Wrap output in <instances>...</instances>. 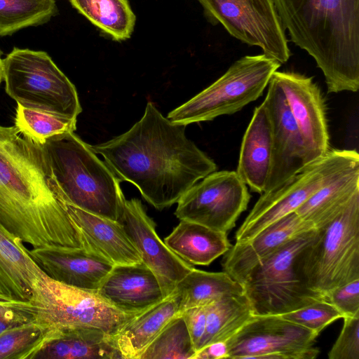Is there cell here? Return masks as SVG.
I'll return each instance as SVG.
<instances>
[{
  "label": "cell",
  "instance_id": "ba28073f",
  "mask_svg": "<svg viewBox=\"0 0 359 359\" xmlns=\"http://www.w3.org/2000/svg\"><path fill=\"white\" fill-rule=\"evenodd\" d=\"M317 233L313 229L290 240L249 273L242 285L255 315H281L326 300L304 285L296 269L298 255Z\"/></svg>",
  "mask_w": 359,
  "mask_h": 359
},
{
  "label": "cell",
  "instance_id": "836d02e7",
  "mask_svg": "<svg viewBox=\"0 0 359 359\" xmlns=\"http://www.w3.org/2000/svg\"><path fill=\"white\" fill-rule=\"evenodd\" d=\"M280 316L311 330L318 336L330 324L339 318H343L341 313L326 300L316 301Z\"/></svg>",
  "mask_w": 359,
  "mask_h": 359
},
{
  "label": "cell",
  "instance_id": "9c48e42d",
  "mask_svg": "<svg viewBox=\"0 0 359 359\" xmlns=\"http://www.w3.org/2000/svg\"><path fill=\"white\" fill-rule=\"evenodd\" d=\"M29 302L35 321L52 331L93 327L114 337L138 314L122 311L97 292L59 283L44 273L35 283Z\"/></svg>",
  "mask_w": 359,
  "mask_h": 359
},
{
  "label": "cell",
  "instance_id": "6da1fadb",
  "mask_svg": "<svg viewBox=\"0 0 359 359\" xmlns=\"http://www.w3.org/2000/svg\"><path fill=\"white\" fill-rule=\"evenodd\" d=\"M149 102L126 133L91 149L120 180L133 184L158 210L177 203L194 184L217 170L212 159Z\"/></svg>",
  "mask_w": 359,
  "mask_h": 359
},
{
  "label": "cell",
  "instance_id": "44dd1931",
  "mask_svg": "<svg viewBox=\"0 0 359 359\" xmlns=\"http://www.w3.org/2000/svg\"><path fill=\"white\" fill-rule=\"evenodd\" d=\"M270 118L264 104L256 107L241 145L236 172L253 192L265 189L271 166Z\"/></svg>",
  "mask_w": 359,
  "mask_h": 359
},
{
  "label": "cell",
  "instance_id": "3957f363",
  "mask_svg": "<svg viewBox=\"0 0 359 359\" xmlns=\"http://www.w3.org/2000/svg\"><path fill=\"white\" fill-rule=\"evenodd\" d=\"M292 41L323 72L327 92L359 88V0H273Z\"/></svg>",
  "mask_w": 359,
  "mask_h": 359
},
{
  "label": "cell",
  "instance_id": "f546056e",
  "mask_svg": "<svg viewBox=\"0 0 359 359\" xmlns=\"http://www.w3.org/2000/svg\"><path fill=\"white\" fill-rule=\"evenodd\" d=\"M57 12L55 0H0V36L47 23Z\"/></svg>",
  "mask_w": 359,
  "mask_h": 359
},
{
  "label": "cell",
  "instance_id": "83f0119b",
  "mask_svg": "<svg viewBox=\"0 0 359 359\" xmlns=\"http://www.w3.org/2000/svg\"><path fill=\"white\" fill-rule=\"evenodd\" d=\"M205 306L206 328L201 348L226 341L255 315L244 294L224 295Z\"/></svg>",
  "mask_w": 359,
  "mask_h": 359
},
{
  "label": "cell",
  "instance_id": "d6986e66",
  "mask_svg": "<svg viewBox=\"0 0 359 359\" xmlns=\"http://www.w3.org/2000/svg\"><path fill=\"white\" fill-rule=\"evenodd\" d=\"M97 293L118 309L139 313L165 297L154 272L143 262L114 265Z\"/></svg>",
  "mask_w": 359,
  "mask_h": 359
},
{
  "label": "cell",
  "instance_id": "30bf717a",
  "mask_svg": "<svg viewBox=\"0 0 359 359\" xmlns=\"http://www.w3.org/2000/svg\"><path fill=\"white\" fill-rule=\"evenodd\" d=\"M359 164L354 149H330L277 189L260 197L235 234L236 242L248 241L266 227L295 212L341 170Z\"/></svg>",
  "mask_w": 359,
  "mask_h": 359
},
{
  "label": "cell",
  "instance_id": "cb8c5ba5",
  "mask_svg": "<svg viewBox=\"0 0 359 359\" xmlns=\"http://www.w3.org/2000/svg\"><path fill=\"white\" fill-rule=\"evenodd\" d=\"M180 297L170 295L137 314L113 338L123 359H140L167 324L179 313Z\"/></svg>",
  "mask_w": 359,
  "mask_h": 359
},
{
  "label": "cell",
  "instance_id": "ffe728a7",
  "mask_svg": "<svg viewBox=\"0 0 359 359\" xmlns=\"http://www.w3.org/2000/svg\"><path fill=\"white\" fill-rule=\"evenodd\" d=\"M60 201L81 233L84 248H90L114 265L142 262L138 249L120 222L95 215Z\"/></svg>",
  "mask_w": 359,
  "mask_h": 359
},
{
  "label": "cell",
  "instance_id": "1f68e13d",
  "mask_svg": "<svg viewBox=\"0 0 359 359\" xmlns=\"http://www.w3.org/2000/svg\"><path fill=\"white\" fill-rule=\"evenodd\" d=\"M15 126L24 137L42 145L55 135L74 132L76 120L27 109L18 104Z\"/></svg>",
  "mask_w": 359,
  "mask_h": 359
},
{
  "label": "cell",
  "instance_id": "7c38bea8",
  "mask_svg": "<svg viewBox=\"0 0 359 359\" xmlns=\"http://www.w3.org/2000/svg\"><path fill=\"white\" fill-rule=\"evenodd\" d=\"M317 337L280 315H254L226 341L228 358L314 359Z\"/></svg>",
  "mask_w": 359,
  "mask_h": 359
},
{
  "label": "cell",
  "instance_id": "f1b7e54d",
  "mask_svg": "<svg viewBox=\"0 0 359 359\" xmlns=\"http://www.w3.org/2000/svg\"><path fill=\"white\" fill-rule=\"evenodd\" d=\"M72 6L113 40L130 38L136 16L128 0H69Z\"/></svg>",
  "mask_w": 359,
  "mask_h": 359
},
{
  "label": "cell",
  "instance_id": "52a82bcc",
  "mask_svg": "<svg viewBox=\"0 0 359 359\" xmlns=\"http://www.w3.org/2000/svg\"><path fill=\"white\" fill-rule=\"evenodd\" d=\"M280 65L264 53L245 55L210 86L169 112L167 118L187 126L233 114L262 95Z\"/></svg>",
  "mask_w": 359,
  "mask_h": 359
},
{
  "label": "cell",
  "instance_id": "603a6c76",
  "mask_svg": "<svg viewBox=\"0 0 359 359\" xmlns=\"http://www.w3.org/2000/svg\"><path fill=\"white\" fill-rule=\"evenodd\" d=\"M33 359H123L113 336L93 327L53 331Z\"/></svg>",
  "mask_w": 359,
  "mask_h": 359
},
{
  "label": "cell",
  "instance_id": "484cf974",
  "mask_svg": "<svg viewBox=\"0 0 359 359\" xmlns=\"http://www.w3.org/2000/svg\"><path fill=\"white\" fill-rule=\"evenodd\" d=\"M164 243L184 262L198 266L210 264L232 245L227 233L187 220H180Z\"/></svg>",
  "mask_w": 359,
  "mask_h": 359
},
{
  "label": "cell",
  "instance_id": "4fadbf2b",
  "mask_svg": "<svg viewBox=\"0 0 359 359\" xmlns=\"http://www.w3.org/2000/svg\"><path fill=\"white\" fill-rule=\"evenodd\" d=\"M250 194L236 171H214L187 191L175 211L180 220L227 233L246 210Z\"/></svg>",
  "mask_w": 359,
  "mask_h": 359
},
{
  "label": "cell",
  "instance_id": "ab89813d",
  "mask_svg": "<svg viewBox=\"0 0 359 359\" xmlns=\"http://www.w3.org/2000/svg\"><path fill=\"white\" fill-rule=\"evenodd\" d=\"M3 79V62L0 55V83Z\"/></svg>",
  "mask_w": 359,
  "mask_h": 359
},
{
  "label": "cell",
  "instance_id": "5b68a950",
  "mask_svg": "<svg viewBox=\"0 0 359 359\" xmlns=\"http://www.w3.org/2000/svg\"><path fill=\"white\" fill-rule=\"evenodd\" d=\"M304 285L326 298L332 289L359 279V193L298 255ZM327 300V299H326Z\"/></svg>",
  "mask_w": 359,
  "mask_h": 359
},
{
  "label": "cell",
  "instance_id": "7a4b0ae2",
  "mask_svg": "<svg viewBox=\"0 0 359 359\" xmlns=\"http://www.w3.org/2000/svg\"><path fill=\"white\" fill-rule=\"evenodd\" d=\"M40 144L0 126V222L33 248H84V241L49 183Z\"/></svg>",
  "mask_w": 359,
  "mask_h": 359
},
{
  "label": "cell",
  "instance_id": "8fae6325",
  "mask_svg": "<svg viewBox=\"0 0 359 359\" xmlns=\"http://www.w3.org/2000/svg\"><path fill=\"white\" fill-rule=\"evenodd\" d=\"M206 17L233 37L259 46L280 64L290 58L285 27L273 0H198Z\"/></svg>",
  "mask_w": 359,
  "mask_h": 359
},
{
  "label": "cell",
  "instance_id": "4316f807",
  "mask_svg": "<svg viewBox=\"0 0 359 359\" xmlns=\"http://www.w3.org/2000/svg\"><path fill=\"white\" fill-rule=\"evenodd\" d=\"M179 313L196 306H206L229 294H243V285L227 273L208 272L194 268L177 285Z\"/></svg>",
  "mask_w": 359,
  "mask_h": 359
},
{
  "label": "cell",
  "instance_id": "7402d4cb",
  "mask_svg": "<svg viewBox=\"0 0 359 359\" xmlns=\"http://www.w3.org/2000/svg\"><path fill=\"white\" fill-rule=\"evenodd\" d=\"M43 273L22 240L0 222V300L29 301Z\"/></svg>",
  "mask_w": 359,
  "mask_h": 359
},
{
  "label": "cell",
  "instance_id": "277c9868",
  "mask_svg": "<svg viewBox=\"0 0 359 359\" xmlns=\"http://www.w3.org/2000/svg\"><path fill=\"white\" fill-rule=\"evenodd\" d=\"M49 183L59 200L119 222L126 198L120 180L74 132L55 135L41 145Z\"/></svg>",
  "mask_w": 359,
  "mask_h": 359
},
{
  "label": "cell",
  "instance_id": "5bb4252c",
  "mask_svg": "<svg viewBox=\"0 0 359 359\" xmlns=\"http://www.w3.org/2000/svg\"><path fill=\"white\" fill-rule=\"evenodd\" d=\"M263 103L270 118L272 140L271 170L263 192L268 193L283 185L312 161L284 93L273 76Z\"/></svg>",
  "mask_w": 359,
  "mask_h": 359
},
{
  "label": "cell",
  "instance_id": "ac0fdd59",
  "mask_svg": "<svg viewBox=\"0 0 359 359\" xmlns=\"http://www.w3.org/2000/svg\"><path fill=\"white\" fill-rule=\"evenodd\" d=\"M313 229L295 212H291L252 238L231 245L223 255V270L242 285L249 273L264 259L290 240Z\"/></svg>",
  "mask_w": 359,
  "mask_h": 359
},
{
  "label": "cell",
  "instance_id": "4dcf8cb0",
  "mask_svg": "<svg viewBox=\"0 0 359 359\" xmlns=\"http://www.w3.org/2000/svg\"><path fill=\"white\" fill-rule=\"evenodd\" d=\"M196 353L184 318L175 316L140 359H193Z\"/></svg>",
  "mask_w": 359,
  "mask_h": 359
},
{
  "label": "cell",
  "instance_id": "2e32d148",
  "mask_svg": "<svg viewBox=\"0 0 359 359\" xmlns=\"http://www.w3.org/2000/svg\"><path fill=\"white\" fill-rule=\"evenodd\" d=\"M272 76L280 86L292 116L313 162L326 154L329 133L324 99L312 77L276 71Z\"/></svg>",
  "mask_w": 359,
  "mask_h": 359
},
{
  "label": "cell",
  "instance_id": "d6a6232c",
  "mask_svg": "<svg viewBox=\"0 0 359 359\" xmlns=\"http://www.w3.org/2000/svg\"><path fill=\"white\" fill-rule=\"evenodd\" d=\"M53 331L35 320L0 334V359H33Z\"/></svg>",
  "mask_w": 359,
  "mask_h": 359
},
{
  "label": "cell",
  "instance_id": "e0dca14e",
  "mask_svg": "<svg viewBox=\"0 0 359 359\" xmlns=\"http://www.w3.org/2000/svg\"><path fill=\"white\" fill-rule=\"evenodd\" d=\"M29 254L50 278L94 292L114 266L88 248L48 245L33 248Z\"/></svg>",
  "mask_w": 359,
  "mask_h": 359
},
{
  "label": "cell",
  "instance_id": "9a60e30c",
  "mask_svg": "<svg viewBox=\"0 0 359 359\" xmlns=\"http://www.w3.org/2000/svg\"><path fill=\"white\" fill-rule=\"evenodd\" d=\"M119 222L138 249L142 262L154 272L165 298L194 267L175 255L158 236L156 224L137 198L125 200Z\"/></svg>",
  "mask_w": 359,
  "mask_h": 359
},
{
  "label": "cell",
  "instance_id": "8992f818",
  "mask_svg": "<svg viewBox=\"0 0 359 359\" xmlns=\"http://www.w3.org/2000/svg\"><path fill=\"white\" fill-rule=\"evenodd\" d=\"M2 62L6 92L18 104L76 120V87L46 52L15 47Z\"/></svg>",
  "mask_w": 359,
  "mask_h": 359
},
{
  "label": "cell",
  "instance_id": "d590c367",
  "mask_svg": "<svg viewBox=\"0 0 359 359\" xmlns=\"http://www.w3.org/2000/svg\"><path fill=\"white\" fill-rule=\"evenodd\" d=\"M326 299L343 318L359 314V279L337 287L326 294Z\"/></svg>",
  "mask_w": 359,
  "mask_h": 359
},
{
  "label": "cell",
  "instance_id": "74e56055",
  "mask_svg": "<svg viewBox=\"0 0 359 359\" xmlns=\"http://www.w3.org/2000/svg\"><path fill=\"white\" fill-rule=\"evenodd\" d=\"M184 318L196 352L202 346L206 328V306L187 309L180 313Z\"/></svg>",
  "mask_w": 359,
  "mask_h": 359
},
{
  "label": "cell",
  "instance_id": "e575fe53",
  "mask_svg": "<svg viewBox=\"0 0 359 359\" xmlns=\"http://www.w3.org/2000/svg\"><path fill=\"white\" fill-rule=\"evenodd\" d=\"M343 327L328 352L330 359H359V314L343 318Z\"/></svg>",
  "mask_w": 359,
  "mask_h": 359
},
{
  "label": "cell",
  "instance_id": "d4e9b609",
  "mask_svg": "<svg viewBox=\"0 0 359 359\" xmlns=\"http://www.w3.org/2000/svg\"><path fill=\"white\" fill-rule=\"evenodd\" d=\"M357 193H359V164L336 175L295 212L315 229H320L334 219Z\"/></svg>",
  "mask_w": 359,
  "mask_h": 359
},
{
  "label": "cell",
  "instance_id": "8d00e7d4",
  "mask_svg": "<svg viewBox=\"0 0 359 359\" xmlns=\"http://www.w3.org/2000/svg\"><path fill=\"white\" fill-rule=\"evenodd\" d=\"M35 320L29 301L0 300V334L14 327Z\"/></svg>",
  "mask_w": 359,
  "mask_h": 359
},
{
  "label": "cell",
  "instance_id": "f35d334b",
  "mask_svg": "<svg viewBox=\"0 0 359 359\" xmlns=\"http://www.w3.org/2000/svg\"><path fill=\"white\" fill-rule=\"evenodd\" d=\"M228 358L226 341L214 342L197 351L193 359Z\"/></svg>",
  "mask_w": 359,
  "mask_h": 359
}]
</instances>
